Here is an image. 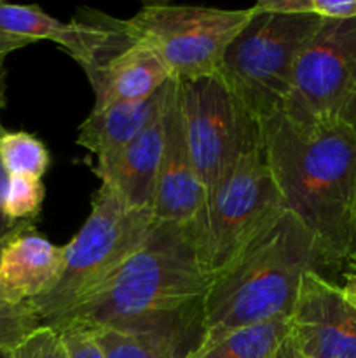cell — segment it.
Returning a JSON list of instances; mask_svg holds the SVG:
<instances>
[{"label": "cell", "mask_w": 356, "mask_h": 358, "mask_svg": "<svg viewBox=\"0 0 356 358\" xmlns=\"http://www.w3.org/2000/svg\"><path fill=\"white\" fill-rule=\"evenodd\" d=\"M212 278L198 252L195 222H159L149 240L52 329L84 325L173 339L191 353L202 341Z\"/></svg>", "instance_id": "cell-1"}, {"label": "cell", "mask_w": 356, "mask_h": 358, "mask_svg": "<svg viewBox=\"0 0 356 358\" xmlns=\"http://www.w3.org/2000/svg\"><path fill=\"white\" fill-rule=\"evenodd\" d=\"M260 126L285 208L342 266L356 252V128L285 112Z\"/></svg>", "instance_id": "cell-2"}, {"label": "cell", "mask_w": 356, "mask_h": 358, "mask_svg": "<svg viewBox=\"0 0 356 358\" xmlns=\"http://www.w3.org/2000/svg\"><path fill=\"white\" fill-rule=\"evenodd\" d=\"M341 269L288 210L269 220L212 280L205 299L201 346L248 325L290 317L306 273Z\"/></svg>", "instance_id": "cell-3"}, {"label": "cell", "mask_w": 356, "mask_h": 358, "mask_svg": "<svg viewBox=\"0 0 356 358\" xmlns=\"http://www.w3.org/2000/svg\"><path fill=\"white\" fill-rule=\"evenodd\" d=\"M157 224L150 210L129 208L110 191L98 189L89 217L65 245V262L58 282L30 303L40 325L52 327L93 296L149 240Z\"/></svg>", "instance_id": "cell-4"}, {"label": "cell", "mask_w": 356, "mask_h": 358, "mask_svg": "<svg viewBox=\"0 0 356 358\" xmlns=\"http://www.w3.org/2000/svg\"><path fill=\"white\" fill-rule=\"evenodd\" d=\"M320 23L316 16L251 7L250 21L227 49L218 76L258 122L283 110L297 59Z\"/></svg>", "instance_id": "cell-5"}, {"label": "cell", "mask_w": 356, "mask_h": 358, "mask_svg": "<svg viewBox=\"0 0 356 358\" xmlns=\"http://www.w3.org/2000/svg\"><path fill=\"white\" fill-rule=\"evenodd\" d=\"M285 208L272 177L262 133L243 150L195 220L201 264L209 278L223 271L241 248Z\"/></svg>", "instance_id": "cell-6"}, {"label": "cell", "mask_w": 356, "mask_h": 358, "mask_svg": "<svg viewBox=\"0 0 356 358\" xmlns=\"http://www.w3.org/2000/svg\"><path fill=\"white\" fill-rule=\"evenodd\" d=\"M251 17L250 9L147 2L129 23L157 49L178 83L218 76L223 56Z\"/></svg>", "instance_id": "cell-7"}, {"label": "cell", "mask_w": 356, "mask_h": 358, "mask_svg": "<svg viewBox=\"0 0 356 358\" xmlns=\"http://www.w3.org/2000/svg\"><path fill=\"white\" fill-rule=\"evenodd\" d=\"M178 107L185 140L208 198L262 126L220 76L178 83Z\"/></svg>", "instance_id": "cell-8"}, {"label": "cell", "mask_w": 356, "mask_h": 358, "mask_svg": "<svg viewBox=\"0 0 356 358\" xmlns=\"http://www.w3.org/2000/svg\"><path fill=\"white\" fill-rule=\"evenodd\" d=\"M281 112L356 128V17L321 20L297 59L292 91Z\"/></svg>", "instance_id": "cell-9"}, {"label": "cell", "mask_w": 356, "mask_h": 358, "mask_svg": "<svg viewBox=\"0 0 356 358\" xmlns=\"http://www.w3.org/2000/svg\"><path fill=\"white\" fill-rule=\"evenodd\" d=\"M94 35L79 62L94 93V107L140 101L152 96L171 77L157 49L129 20L91 10Z\"/></svg>", "instance_id": "cell-10"}, {"label": "cell", "mask_w": 356, "mask_h": 358, "mask_svg": "<svg viewBox=\"0 0 356 358\" xmlns=\"http://www.w3.org/2000/svg\"><path fill=\"white\" fill-rule=\"evenodd\" d=\"M288 339L306 358H356V310L341 285L309 271L288 318Z\"/></svg>", "instance_id": "cell-11"}, {"label": "cell", "mask_w": 356, "mask_h": 358, "mask_svg": "<svg viewBox=\"0 0 356 358\" xmlns=\"http://www.w3.org/2000/svg\"><path fill=\"white\" fill-rule=\"evenodd\" d=\"M65 247L51 243L34 222H20L0 241V292L30 304L52 289L61 275Z\"/></svg>", "instance_id": "cell-12"}, {"label": "cell", "mask_w": 356, "mask_h": 358, "mask_svg": "<svg viewBox=\"0 0 356 358\" xmlns=\"http://www.w3.org/2000/svg\"><path fill=\"white\" fill-rule=\"evenodd\" d=\"M168 114L170 110L121 149L96 157L93 173L100 178V187L117 196L129 208H152L166 140Z\"/></svg>", "instance_id": "cell-13"}, {"label": "cell", "mask_w": 356, "mask_h": 358, "mask_svg": "<svg viewBox=\"0 0 356 358\" xmlns=\"http://www.w3.org/2000/svg\"><path fill=\"white\" fill-rule=\"evenodd\" d=\"M205 203V189L195 173L185 140L177 90V96L168 114L166 140L150 212L157 222L192 224L198 220Z\"/></svg>", "instance_id": "cell-14"}, {"label": "cell", "mask_w": 356, "mask_h": 358, "mask_svg": "<svg viewBox=\"0 0 356 358\" xmlns=\"http://www.w3.org/2000/svg\"><path fill=\"white\" fill-rule=\"evenodd\" d=\"M177 90L178 80L171 79L145 100L93 108L86 121L79 126L77 143L96 157L121 149L170 110Z\"/></svg>", "instance_id": "cell-15"}, {"label": "cell", "mask_w": 356, "mask_h": 358, "mask_svg": "<svg viewBox=\"0 0 356 358\" xmlns=\"http://www.w3.org/2000/svg\"><path fill=\"white\" fill-rule=\"evenodd\" d=\"M93 31L86 9H80L72 21L63 23L38 6L0 2V62L16 49L51 41L79 63L86 56Z\"/></svg>", "instance_id": "cell-16"}, {"label": "cell", "mask_w": 356, "mask_h": 358, "mask_svg": "<svg viewBox=\"0 0 356 358\" xmlns=\"http://www.w3.org/2000/svg\"><path fill=\"white\" fill-rule=\"evenodd\" d=\"M288 318L279 317L248 325L201 346L187 358H274L288 338Z\"/></svg>", "instance_id": "cell-17"}, {"label": "cell", "mask_w": 356, "mask_h": 358, "mask_svg": "<svg viewBox=\"0 0 356 358\" xmlns=\"http://www.w3.org/2000/svg\"><path fill=\"white\" fill-rule=\"evenodd\" d=\"M0 163L9 177L42 178L51 164L47 147L27 131L0 129Z\"/></svg>", "instance_id": "cell-18"}, {"label": "cell", "mask_w": 356, "mask_h": 358, "mask_svg": "<svg viewBox=\"0 0 356 358\" xmlns=\"http://www.w3.org/2000/svg\"><path fill=\"white\" fill-rule=\"evenodd\" d=\"M105 358H187L184 345L154 334H131L114 329H96Z\"/></svg>", "instance_id": "cell-19"}, {"label": "cell", "mask_w": 356, "mask_h": 358, "mask_svg": "<svg viewBox=\"0 0 356 358\" xmlns=\"http://www.w3.org/2000/svg\"><path fill=\"white\" fill-rule=\"evenodd\" d=\"M255 9L281 14H304L320 20H353L356 0H260Z\"/></svg>", "instance_id": "cell-20"}, {"label": "cell", "mask_w": 356, "mask_h": 358, "mask_svg": "<svg viewBox=\"0 0 356 358\" xmlns=\"http://www.w3.org/2000/svg\"><path fill=\"white\" fill-rule=\"evenodd\" d=\"M40 327L30 304L14 303L0 292V348L13 352Z\"/></svg>", "instance_id": "cell-21"}, {"label": "cell", "mask_w": 356, "mask_h": 358, "mask_svg": "<svg viewBox=\"0 0 356 358\" xmlns=\"http://www.w3.org/2000/svg\"><path fill=\"white\" fill-rule=\"evenodd\" d=\"M44 185L40 178L9 177L3 210L14 222H34L44 201Z\"/></svg>", "instance_id": "cell-22"}, {"label": "cell", "mask_w": 356, "mask_h": 358, "mask_svg": "<svg viewBox=\"0 0 356 358\" xmlns=\"http://www.w3.org/2000/svg\"><path fill=\"white\" fill-rule=\"evenodd\" d=\"M65 346V358H105L103 345L96 329L84 325H63L58 327Z\"/></svg>", "instance_id": "cell-23"}, {"label": "cell", "mask_w": 356, "mask_h": 358, "mask_svg": "<svg viewBox=\"0 0 356 358\" xmlns=\"http://www.w3.org/2000/svg\"><path fill=\"white\" fill-rule=\"evenodd\" d=\"M13 358H65L61 334L56 329L42 325L13 350Z\"/></svg>", "instance_id": "cell-24"}, {"label": "cell", "mask_w": 356, "mask_h": 358, "mask_svg": "<svg viewBox=\"0 0 356 358\" xmlns=\"http://www.w3.org/2000/svg\"><path fill=\"white\" fill-rule=\"evenodd\" d=\"M342 266H344L342 268L344 283L341 285L342 296L356 310V252L353 255H349Z\"/></svg>", "instance_id": "cell-25"}, {"label": "cell", "mask_w": 356, "mask_h": 358, "mask_svg": "<svg viewBox=\"0 0 356 358\" xmlns=\"http://www.w3.org/2000/svg\"><path fill=\"white\" fill-rule=\"evenodd\" d=\"M2 129V124H0ZM7 184H9V175L3 170L2 163H0V241L7 236V234L13 233L17 227L20 222H14L9 217L6 215V210H3V203H6V192H7Z\"/></svg>", "instance_id": "cell-26"}, {"label": "cell", "mask_w": 356, "mask_h": 358, "mask_svg": "<svg viewBox=\"0 0 356 358\" xmlns=\"http://www.w3.org/2000/svg\"><path fill=\"white\" fill-rule=\"evenodd\" d=\"M274 358H306V357H304L302 353H300L299 350L292 345V341L286 338L285 341L281 343V346L278 348V352H276Z\"/></svg>", "instance_id": "cell-27"}, {"label": "cell", "mask_w": 356, "mask_h": 358, "mask_svg": "<svg viewBox=\"0 0 356 358\" xmlns=\"http://www.w3.org/2000/svg\"><path fill=\"white\" fill-rule=\"evenodd\" d=\"M3 79H6V76H3V62H0V110L6 105V86H3Z\"/></svg>", "instance_id": "cell-28"}, {"label": "cell", "mask_w": 356, "mask_h": 358, "mask_svg": "<svg viewBox=\"0 0 356 358\" xmlns=\"http://www.w3.org/2000/svg\"><path fill=\"white\" fill-rule=\"evenodd\" d=\"M0 358H13V352H7V350L0 348Z\"/></svg>", "instance_id": "cell-29"}]
</instances>
